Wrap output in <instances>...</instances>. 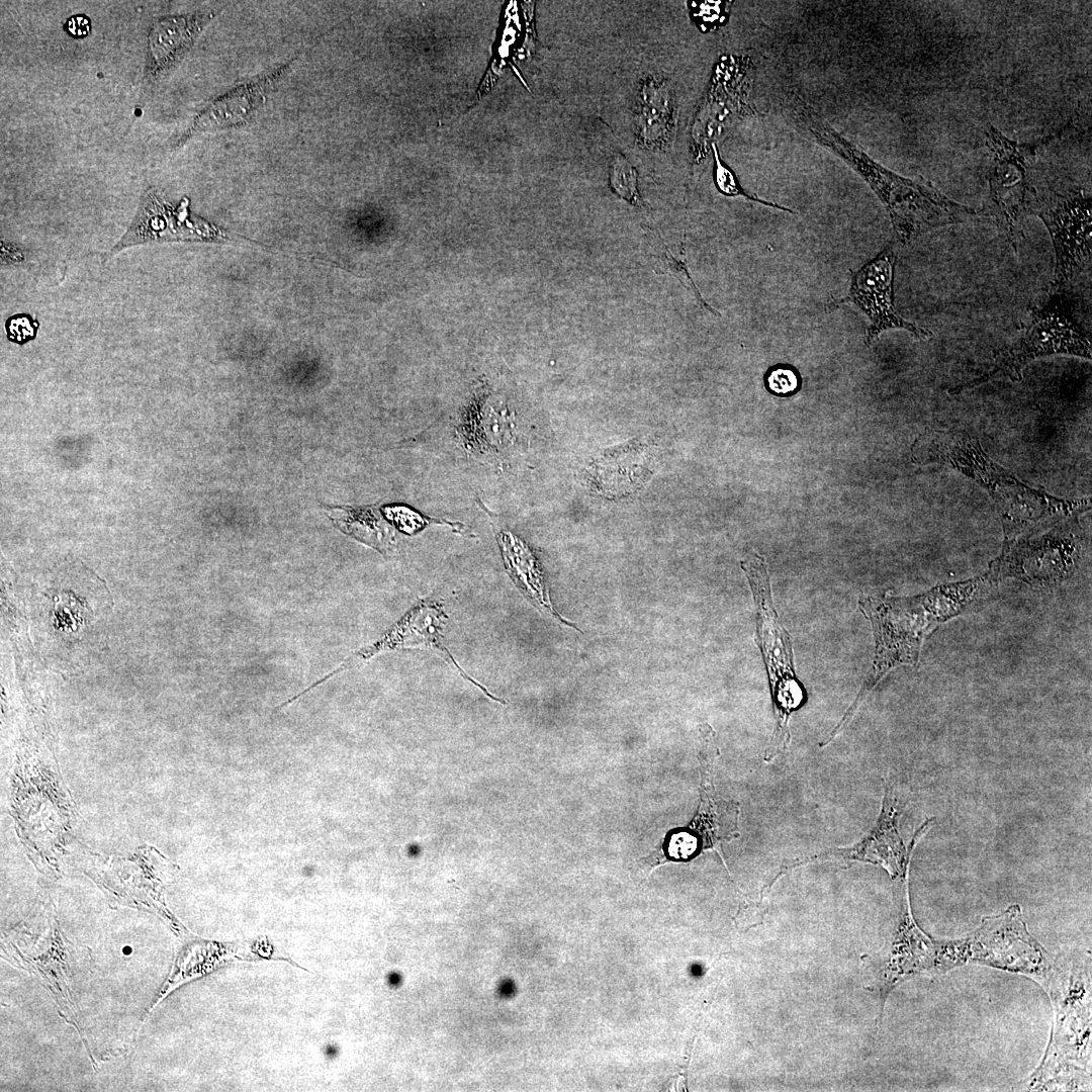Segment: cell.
<instances>
[{
	"label": "cell",
	"mask_w": 1092,
	"mask_h": 1092,
	"mask_svg": "<svg viewBox=\"0 0 1092 1092\" xmlns=\"http://www.w3.org/2000/svg\"><path fill=\"white\" fill-rule=\"evenodd\" d=\"M998 582L987 570L980 576L940 584L913 597H895L890 592L862 595L858 606L873 627L875 659L872 672L836 728H843L892 668L917 665L923 641L937 626L988 597Z\"/></svg>",
	"instance_id": "cell-1"
},
{
	"label": "cell",
	"mask_w": 1092,
	"mask_h": 1092,
	"mask_svg": "<svg viewBox=\"0 0 1092 1092\" xmlns=\"http://www.w3.org/2000/svg\"><path fill=\"white\" fill-rule=\"evenodd\" d=\"M911 459L947 465L981 485L1000 511L1006 538L1045 531L1087 508V502L1058 498L1021 482L964 431H925L912 445Z\"/></svg>",
	"instance_id": "cell-2"
},
{
	"label": "cell",
	"mask_w": 1092,
	"mask_h": 1092,
	"mask_svg": "<svg viewBox=\"0 0 1092 1092\" xmlns=\"http://www.w3.org/2000/svg\"><path fill=\"white\" fill-rule=\"evenodd\" d=\"M807 128L825 148L849 164L872 187L887 207L895 231L902 242L922 232L966 221L976 214L933 185L904 178L878 164L816 113L803 107Z\"/></svg>",
	"instance_id": "cell-3"
},
{
	"label": "cell",
	"mask_w": 1092,
	"mask_h": 1092,
	"mask_svg": "<svg viewBox=\"0 0 1092 1092\" xmlns=\"http://www.w3.org/2000/svg\"><path fill=\"white\" fill-rule=\"evenodd\" d=\"M740 565L756 606L755 641L766 667L776 719V728L764 752V760L768 761L789 748L792 739L789 720L793 712L805 704L807 693L795 672L793 639L776 611L764 557L753 553Z\"/></svg>",
	"instance_id": "cell-4"
},
{
	"label": "cell",
	"mask_w": 1092,
	"mask_h": 1092,
	"mask_svg": "<svg viewBox=\"0 0 1092 1092\" xmlns=\"http://www.w3.org/2000/svg\"><path fill=\"white\" fill-rule=\"evenodd\" d=\"M1057 354L1091 359V338L1074 320L1063 294L1051 292L1044 304L1029 309L1024 332L1014 343L995 354L994 364L988 372L948 392L960 393L998 378L1018 381L1030 361Z\"/></svg>",
	"instance_id": "cell-5"
},
{
	"label": "cell",
	"mask_w": 1092,
	"mask_h": 1092,
	"mask_svg": "<svg viewBox=\"0 0 1092 1092\" xmlns=\"http://www.w3.org/2000/svg\"><path fill=\"white\" fill-rule=\"evenodd\" d=\"M1091 197L1081 190L1059 193L1031 189L1027 213L1045 224L1055 251L1052 293L1064 294L1072 280L1091 263Z\"/></svg>",
	"instance_id": "cell-6"
},
{
	"label": "cell",
	"mask_w": 1092,
	"mask_h": 1092,
	"mask_svg": "<svg viewBox=\"0 0 1092 1092\" xmlns=\"http://www.w3.org/2000/svg\"><path fill=\"white\" fill-rule=\"evenodd\" d=\"M1081 549L1072 528L1058 524L1048 533L1006 538L988 571L998 581L1014 577L1034 587L1055 586L1075 572Z\"/></svg>",
	"instance_id": "cell-7"
},
{
	"label": "cell",
	"mask_w": 1092,
	"mask_h": 1092,
	"mask_svg": "<svg viewBox=\"0 0 1092 1092\" xmlns=\"http://www.w3.org/2000/svg\"><path fill=\"white\" fill-rule=\"evenodd\" d=\"M986 135L993 157L989 177L991 210L1017 251L1023 238L1022 221L1031 192L1029 172L1039 143H1017L993 126H989Z\"/></svg>",
	"instance_id": "cell-8"
},
{
	"label": "cell",
	"mask_w": 1092,
	"mask_h": 1092,
	"mask_svg": "<svg viewBox=\"0 0 1092 1092\" xmlns=\"http://www.w3.org/2000/svg\"><path fill=\"white\" fill-rule=\"evenodd\" d=\"M895 259L891 248L881 252L853 275L850 293L842 300L853 302L868 315L870 320L866 336L868 344L888 329L908 331L917 339H927L932 335L930 331L902 318L895 310L893 304Z\"/></svg>",
	"instance_id": "cell-9"
},
{
	"label": "cell",
	"mask_w": 1092,
	"mask_h": 1092,
	"mask_svg": "<svg viewBox=\"0 0 1092 1092\" xmlns=\"http://www.w3.org/2000/svg\"><path fill=\"white\" fill-rule=\"evenodd\" d=\"M446 618L442 605L436 601L422 600L394 626H392L381 639L374 644L357 651L347 660L356 658L368 659L379 652L399 648L420 647L431 649L448 663L455 666L465 679L479 688L488 698L498 703L506 704L503 699L491 695L482 685L470 677L443 645L442 630L445 626Z\"/></svg>",
	"instance_id": "cell-10"
},
{
	"label": "cell",
	"mask_w": 1092,
	"mask_h": 1092,
	"mask_svg": "<svg viewBox=\"0 0 1092 1092\" xmlns=\"http://www.w3.org/2000/svg\"><path fill=\"white\" fill-rule=\"evenodd\" d=\"M898 802L891 787L885 788L882 811L876 827L856 845L849 849L836 851L846 858L880 863L891 875H901L906 870L911 853L922 835L930 828L933 820H926L915 832L909 847L906 848L899 832Z\"/></svg>",
	"instance_id": "cell-11"
},
{
	"label": "cell",
	"mask_w": 1092,
	"mask_h": 1092,
	"mask_svg": "<svg viewBox=\"0 0 1092 1092\" xmlns=\"http://www.w3.org/2000/svg\"><path fill=\"white\" fill-rule=\"evenodd\" d=\"M204 22L205 16L199 14L158 18L148 35L146 78L156 80L171 70L188 51Z\"/></svg>",
	"instance_id": "cell-12"
},
{
	"label": "cell",
	"mask_w": 1092,
	"mask_h": 1092,
	"mask_svg": "<svg viewBox=\"0 0 1092 1092\" xmlns=\"http://www.w3.org/2000/svg\"><path fill=\"white\" fill-rule=\"evenodd\" d=\"M495 535L505 567L524 597L540 612L579 630L554 610L541 572L528 547L508 530L495 529Z\"/></svg>",
	"instance_id": "cell-13"
},
{
	"label": "cell",
	"mask_w": 1092,
	"mask_h": 1092,
	"mask_svg": "<svg viewBox=\"0 0 1092 1092\" xmlns=\"http://www.w3.org/2000/svg\"><path fill=\"white\" fill-rule=\"evenodd\" d=\"M635 118L637 135L647 147L664 146L674 126L673 101L662 80L647 79L641 87Z\"/></svg>",
	"instance_id": "cell-14"
},
{
	"label": "cell",
	"mask_w": 1092,
	"mask_h": 1092,
	"mask_svg": "<svg viewBox=\"0 0 1092 1092\" xmlns=\"http://www.w3.org/2000/svg\"><path fill=\"white\" fill-rule=\"evenodd\" d=\"M610 185L613 190L629 203L638 205L640 195L637 188V172L622 155L614 157L610 167Z\"/></svg>",
	"instance_id": "cell-15"
},
{
	"label": "cell",
	"mask_w": 1092,
	"mask_h": 1092,
	"mask_svg": "<svg viewBox=\"0 0 1092 1092\" xmlns=\"http://www.w3.org/2000/svg\"><path fill=\"white\" fill-rule=\"evenodd\" d=\"M713 149H714L715 164H716V167H715L716 185H717L718 189L722 193H724L725 195H728V196L743 195L746 198L759 201L760 203H763L765 205L774 206V207H778V208H781V209H784V210L791 211L788 208L778 206L776 204H772L771 202L763 201V200L758 199L757 197H755L753 195H750V194L746 193L740 187L734 173L728 167H726V165H724L723 162L720 160L717 149H716L715 146H713Z\"/></svg>",
	"instance_id": "cell-16"
},
{
	"label": "cell",
	"mask_w": 1092,
	"mask_h": 1092,
	"mask_svg": "<svg viewBox=\"0 0 1092 1092\" xmlns=\"http://www.w3.org/2000/svg\"><path fill=\"white\" fill-rule=\"evenodd\" d=\"M766 384L777 394H789L798 387V378L793 370L778 367L768 372Z\"/></svg>",
	"instance_id": "cell-17"
},
{
	"label": "cell",
	"mask_w": 1092,
	"mask_h": 1092,
	"mask_svg": "<svg viewBox=\"0 0 1092 1092\" xmlns=\"http://www.w3.org/2000/svg\"><path fill=\"white\" fill-rule=\"evenodd\" d=\"M35 324L27 315H17L9 320L7 332L10 340L23 343L35 335Z\"/></svg>",
	"instance_id": "cell-18"
},
{
	"label": "cell",
	"mask_w": 1092,
	"mask_h": 1092,
	"mask_svg": "<svg viewBox=\"0 0 1092 1092\" xmlns=\"http://www.w3.org/2000/svg\"><path fill=\"white\" fill-rule=\"evenodd\" d=\"M129 950H130V948H129V947H126V948H124V949H123V952H124V953H129V952H130Z\"/></svg>",
	"instance_id": "cell-19"
}]
</instances>
